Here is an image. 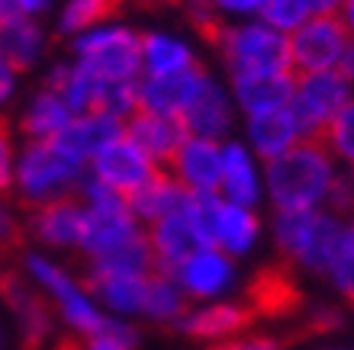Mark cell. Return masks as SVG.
Masks as SVG:
<instances>
[{
    "label": "cell",
    "mask_w": 354,
    "mask_h": 350,
    "mask_svg": "<svg viewBox=\"0 0 354 350\" xmlns=\"http://www.w3.org/2000/svg\"><path fill=\"white\" fill-rule=\"evenodd\" d=\"M335 180V164L326 145L299 139L287 155L268 164V190L277 209H316Z\"/></svg>",
    "instance_id": "cell-1"
},
{
    "label": "cell",
    "mask_w": 354,
    "mask_h": 350,
    "mask_svg": "<svg viewBox=\"0 0 354 350\" xmlns=\"http://www.w3.org/2000/svg\"><path fill=\"white\" fill-rule=\"evenodd\" d=\"M223 52L232 74H283L293 71L290 58V39L264 23H242L225 26L216 46Z\"/></svg>",
    "instance_id": "cell-2"
},
{
    "label": "cell",
    "mask_w": 354,
    "mask_h": 350,
    "mask_svg": "<svg viewBox=\"0 0 354 350\" xmlns=\"http://www.w3.org/2000/svg\"><path fill=\"white\" fill-rule=\"evenodd\" d=\"M77 184H81V164L68 161L48 142H29L17 167L19 203L36 209V206H46L52 200L71 196Z\"/></svg>",
    "instance_id": "cell-3"
},
{
    "label": "cell",
    "mask_w": 354,
    "mask_h": 350,
    "mask_svg": "<svg viewBox=\"0 0 354 350\" xmlns=\"http://www.w3.org/2000/svg\"><path fill=\"white\" fill-rule=\"evenodd\" d=\"M77 65L100 81L136 84L142 71V36L126 26L91 29L75 42Z\"/></svg>",
    "instance_id": "cell-4"
},
{
    "label": "cell",
    "mask_w": 354,
    "mask_h": 350,
    "mask_svg": "<svg viewBox=\"0 0 354 350\" xmlns=\"http://www.w3.org/2000/svg\"><path fill=\"white\" fill-rule=\"evenodd\" d=\"M351 84L338 71H319V74H297V90L290 113L299 126V139L319 142L326 135L328 122L345 110Z\"/></svg>",
    "instance_id": "cell-5"
},
{
    "label": "cell",
    "mask_w": 354,
    "mask_h": 350,
    "mask_svg": "<svg viewBox=\"0 0 354 350\" xmlns=\"http://www.w3.org/2000/svg\"><path fill=\"white\" fill-rule=\"evenodd\" d=\"M354 39L348 36L345 23L332 17H309L290 36V58H293V74H319L335 71L338 61L345 58L348 46Z\"/></svg>",
    "instance_id": "cell-6"
},
{
    "label": "cell",
    "mask_w": 354,
    "mask_h": 350,
    "mask_svg": "<svg viewBox=\"0 0 354 350\" xmlns=\"http://www.w3.org/2000/svg\"><path fill=\"white\" fill-rule=\"evenodd\" d=\"M245 305L254 315V322H283L290 315H297L303 309V289L297 283L293 264L290 260H277L268 264L248 280L245 286Z\"/></svg>",
    "instance_id": "cell-7"
},
{
    "label": "cell",
    "mask_w": 354,
    "mask_h": 350,
    "mask_svg": "<svg viewBox=\"0 0 354 350\" xmlns=\"http://www.w3.org/2000/svg\"><path fill=\"white\" fill-rule=\"evenodd\" d=\"M26 267H29V273L48 289V295L55 299V305L62 309V315H65V322L71 324V331H77V334L100 331L103 322H106V315H100L93 309L87 293L68 277L65 270H58L55 264H48V260L36 257V254L26 257Z\"/></svg>",
    "instance_id": "cell-8"
},
{
    "label": "cell",
    "mask_w": 354,
    "mask_h": 350,
    "mask_svg": "<svg viewBox=\"0 0 354 350\" xmlns=\"http://www.w3.org/2000/svg\"><path fill=\"white\" fill-rule=\"evenodd\" d=\"M0 299L7 302V309L17 315L19 322V334H23V344L26 350H42L55 331L52 324V309L42 295L19 277L17 270L0 267Z\"/></svg>",
    "instance_id": "cell-9"
},
{
    "label": "cell",
    "mask_w": 354,
    "mask_h": 350,
    "mask_svg": "<svg viewBox=\"0 0 354 350\" xmlns=\"http://www.w3.org/2000/svg\"><path fill=\"white\" fill-rule=\"evenodd\" d=\"M122 126H126V139L139 148L158 171H168L174 164L177 151L190 139L184 122L177 116H158V113H145V110L132 113Z\"/></svg>",
    "instance_id": "cell-10"
},
{
    "label": "cell",
    "mask_w": 354,
    "mask_h": 350,
    "mask_svg": "<svg viewBox=\"0 0 354 350\" xmlns=\"http://www.w3.org/2000/svg\"><path fill=\"white\" fill-rule=\"evenodd\" d=\"M91 167H93L91 177H97L103 186H110L113 193L126 196V200H129L139 186L149 184L151 177H155V171H158L126 135L103 148L100 155L91 161Z\"/></svg>",
    "instance_id": "cell-11"
},
{
    "label": "cell",
    "mask_w": 354,
    "mask_h": 350,
    "mask_svg": "<svg viewBox=\"0 0 354 350\" xmlns=\"http://www.w3.org/2000/svg\"><path fill=\"white\" fill-rule=\"evenodd\" d=\"M206 77L209 74L200 65L184 68V71H171V74H145L139 81V110L180 119V113L190 106V100L203 87Z\"/></svg>",
    "instance_id": "cell-12"
},
{
    "label": "cell",
    "mask_w": 354,
    "mask_h": 350,
    "mask_svg": "<svg viewBox=\"0 0 354 350\" xmlns=\"http://www.w3.org/2000/svg\"><path fill=\"white\" fill-rule=\"evenodd\" d=\"M122 135H126V126H122L120 119L103 116V113H84V116H75V119L68 122L48 145L55 148V151H62L68 161H75V164L84 167L87 161H93L110 142L122 139Z\"/></svg>",
    "instance_id": "cell-13"
},
{
    "label": "cell",
    "mask_w": 354,
    "mask_h": 350,
    "mask_svg": "<svg viewBox=\"0 0 354 350\" xmlns=\"http://www.w3.org/2000/svg\"><path fill=\"white\" fill-rule=\"evenodd\" d=\"M84 200L77 193L52 200L46 206L29 209L26 231L32 238L52 248H77L81 244V229H84Z\"/></svg>",
    "instance_id": "cell-14"
},
{
    "label": "cell",
    "mask_w": 354,
    "mask_h": 350,
    "mask_svg": "<svg viewBox=\"0 0 354 350\" xmlns=\"http://www.w3.org/2000/svg\"><path fill=\"white\" fill-rule=\"evenodd\" d=\"M168 174L190 193H216L223 184V148L209 139H187Z\"/></svg>",
    "instance_id": "cell-15"
},
{
    "label": "cell",
    "mask_w": 354,
    "mask_h": 350,
    "mask_svg": "<svg viewBox=\"0 0 354 350\" xmlns=\"http://www.w3.org/2000/svg\"><path fill=\"white\" fill-rule=\"evenodd\" d=\"M235 100L248 116L270 110H287L297 90V74H232Z\"/></svg>",
    "instance_id": "cell-16"
},
{
    "label": "cell",
    "mask_w": 354,
    "mask_h": 350,
    "mask_svg": "<svg viewBox=\"0 0 354 350\" xmlns=\"http://www.w3.org/2000/svg\"><path fill=\"white\" fill-rule=\"evenodd\" d=\"M87 293L103 299L116 312H142L145 309V293H149V277H136V273H116V270H103L97 264L84 270L81 277Z\"/></svg>",
    "instance_id": "cell-17"
},
{
    "label": "cell",
    "mask_w": 354,
    "mask_h": 350,
    "mask_svg": "<svg viewBox=\"0 0 354 350\" xmlns=\"http://www.w3.org/2000/svg\"><path fill=\"white\" fill-rule=\"evenodd\" d=\"M149 241H151V251H155L158 273H168V277H174L177 267H180L190 254H196V251L203 248L184 212H174L168 219L155 222L149 229Z\"/></svg>",
    "instance_id": "cell-18"
},
{
    "label": "cell",
    "mask_w": 354,
    "mask_h": 350,
    "mask_svg": "<svg viewBox=\"0 0 354 350\" xmlns=\"http://www.w3.org/2000/svg\"><path fill=\"white\" fill-rule=\"evenodd\" d=\"M180 122H184L187 135H194V139H209V142H216L225 129H229L232 110H229V100H225L223 87H219L213 77L203 81V87L196 90L190 106L180 113Z\"/></svg>",
    "instance_id": "cell-19"
},
{
    "label": "cell",
    "mask_w": 354,
    "mask_h": 350,
    "mask_svg": "<svg viewBox=\"0 0 354 350\" xmlns=\"http://www.w3.org/2000/svg\"><path fill=\"white\" fill-rule=\"evenodd\" d=\"M126 203H129L136 219L155 225V222L168 219L174 212H184L187 203H190V190L177 184L168 171H155V177L145 186H139Z\"/></svg>",
    "instance_id": "cell-20"
},
{
    "label": "cell",
    "mask_w": 354,
    "mask_h": 350,
    "mask_svg": "<svg viewBox=\"0 0 354 350\" xmlns=\"http://www.w3.org/2000/svg\"><path fill=\"white\" fill-rule=\"evenodd\" d=\"M252 322L254 315L248 312L245 302H213L196 309V312H187L177 322V328L190 338H200V341H219V338H232V334L245 331Z\"/></svg>",
    "instance_id": "cell-21"
},
{
    "label": "cell",
    "mask_w": 354,
    "mask_h": 350,
    "mask_svg": "<svg viewBox=\"0 0 354 350\" xmlns=\"http://www.w3.org/2000/svg\"><path fill=\"white\" fill-rule=\"evenodd\" d=\"M174 280H180V286L190 295L206 299V295L223 293L225 286L232 283V267H229V260L216 248H200L177 267Z\"/></svg>",
    "instance_id": "cell-22"
},
{
    "label": "cell",
    "mask_w": 354,
    "mask_h": 350,
    "mask_svg": "<svg viewBox=\"0 0 354 350\" xmlns=\"http://www.w3.org/2000/svg\"><path fill=\"white\" fill-rule=\"evenodd\" d=\"M248 135H252V142H254V151L270 164V161H277L280 155H287L290 148L299 142V126L287 106V110H270V113L252 116Z\"/></svg>",
    "instance_id": "cell-23"
},
{
    "label": "cell",
    "mask_w": 354,
    "mask_h": 350,
    "mask_svg": "<svg viewBox=\"0 0 354 350\" xmlns=\"http://www.w3.org/2000/svg\"><path fill=\"white\" fill-rule=\"evenodd\" d=\"M42 46H46V36L32 17L13 13L0 29V58L13 71H26L36 65V58L42 55Z\"/></svg>",
    "instance_id": "cell-24"
},
{
    "label": "cell",
    "mask_w": 354,
    "mask_h": 350,
    "mask_svg": "<svg viewBox=\"0 0 354 350\" xmlns=\"http://www.w3.org/2000/svg\"><path fill=\"white\" fill-rule=\"evenodd\" d=\"M71 119H75V113L68 110V103L62 100L58 93L42 90V93H36L32 103L23 110L19 132H23L29 142H52Z\"/></svg>",
    "instance_id": "cell-25"
},
{
    "label": "cell",
    "mask_w": 354,
    "mask_h": 350,
    "mask_svg": "<svg viewBox=\"0 0 354 350\" xmlns=\"http://www.w3.org/2000/svg\"><path fill=\"white\" fill-rule=\"evenodd\" d=\"M219 193L225 196V203L235 206H254L258 200V174L252 167V157L242 145H229L223 148V184H219Z\"/></svg>",
    "instance_id": "cell-26"
},
{
    "label": "cell",
    "mask_w": 354,
    "mask_h": 350,
    "mask_svg": "<svg viewBox=\"0 0 354 350\" xmlns=\"http://www.w3.org/2000/svg\"><path fill=\"white\" fill-rule=\"evenodd\" d=\"M342 235H345V222L338 219V215H319L316 229L309 235L306 248H303L297 264H303L313 273H328L332 260L338 254V244H342Z\"/></svg>",
    "instance_id": "cell-27"
},
{
    "label": "cell",
    "mask_w": 354,
    "mask_h": 350,
    "mask_svg": "<svg viewBox=\"0 0 354 350\" xmlns=\"http://www.w3.org/2000/svg\"><path fill=\"white\" fill-rule=\"evenodd\" d=\"M322 212L316 209H277V219H274V238H277V248L283 254V260H299L303 248H306L309 235L316 229V222Z\"/></svg>",
    "instance_id": "cell-28"
},
{
    "label": "cell",
    "mask_w": 354,
    "mask_h": 350,
    "mask_svg": "<svg viewBox=\"0 0 354 350\" xmlns=\"http://www.w3.org/2000/svg\"><path fill=\"white\" fill-rule=\"evenodd\" d=\"M194 52L177 42L171 36H161V32H149L142 36V68L149 74H171V71H184V68H194Z\"/></svg>",
    "instance_id": "cell-29"
},
{
    "label": "cell",
    "mask_w": 354,
    "mask_h": 350,
    "mask_svg": "<svg viewBox=\"0 0 354 350\" xmlns=\"http://www.w3.org/2000/svg\"><path fill=\"white\" fill-rule=\"evenodd\" d=\"M142 312L155 318V322H180L187 315V299L184 289L177 286L174 277L168 273H151L149 277V293H145V309Z\"/></svg>",
    "instance_id": "cell-30"
},
{
    "label": "cell",
    "mask_w": 354,
    "mask_h": 350,
    "mask_svg": "<svg viewBox=\"0 0 354 350\" xmlns=\"http://www.w3.org/2000/svg\"><path fill=\"white\" fill-rule=\"evenodd\" d=\"M258 229H261V222H258V215L252 209L225 203L223 225H219V244L216 248L229 251V254H245L254 244V238H258Z\"/></svg>",
    "instance_id": "cell-31"
},
{
    "label": "cell",
    "mask_w": 354,
    "mask_h": 350,
    "mask_svg": "<svg viewBox=\"0 0 354 350\" xmlns=\"http://www.w3.org/2000/svg\"><path fill=\"white\" fill-rule=\"evenodd\" d=\"M122 10V0H68L58 19V32L62 36H77V32H91L100 26L103 19L116 17Z\"/></svg>",
    "instance_id": "cell-32"
},
{
    "label": "cell",
    "mask_w": 354,
    "mask_h": 350,
    "mask_svg": "<svg viewBox=\"0 0 354 350\" xmlns=\"http://www.w3.org/2000/svg\"><path fill=\"white\" fill-rule=\"evenodd\" d=\"M319 145H326L328 155H335L338 161H345L354 171V103H348L345 110L328 122V129L319 139Z\"/></svg>",
    "instance_id": "cell-33"
},
{
    "label": "cell",
    "mask_w": 354,
    "mask_h": 350,
    "mask_svg": "<svg viewBox=\"0 0 354 350\" xmlns=\"http://www.w3.org/2000/svg\"><path fill=\"white\" fill-rule=\"evenodd\" d=\"M328 273L335 280L338 293L354 302V222H345V235H342V244H338V254Z\"/></svg>",
    "instance_id": "cell-34"
},
{
    "label": "cell",
    "mask_w": 354,
    "mask_h": 350,
    "mask_svg": "<svg viewBox=\"0 0 354 350\" xmlns=\"http://www.w3.org/2000/svg\"><path fill=\"white\" fill-rule=\"evenodd\" d=\"M261 19L264 26L277 29V32H293L309 19L306 7L299 0H268L261 7Z\"/></svg>",
    "instance_id": "cell-35"
},
{
    "label": "cell",
    "mask_w": 354,
    "mask_h": 350,
    "mask_svg": "<svg viewBox=\"0 0 354 350\" xmlns=\"http://www.w3.org/2000/svg\"><path fill=\"white\" fill-rule=\"evenodd\" d=\"M23 238H26V222L13 212V206L0 200V257L13 254L23 244Z\"/></svg>",
    "instance_id": "cell-36"
},
{
    "label": "cell",
    "mask_w": 354,
    "mask_h": 350,
    "mask_svg": "<svg viewBox=\"0 0 354 350\" xmlns=\"http://www.w3.org/2000/svg\"><path fill=\"white\" fill-rule=\"evenodd\" d=\"M10 180H13V135L7 119H0V193L10 190Z\"/></svg>",
    "instance_id": "cell-37"
},
{
    "label": "cell",
    "mask_w": 354,
    "mask_h": 350,
    "mask_svg": "<svg viewBox=\"0 0 354 350\" xmlns=\"http://www.w3.org/2000/svg\"><path fill=\"white\" fill-rule=\"evenodd\" d=\"M280 338H270V334H254V338H239V341L229 344H216L209 350H280Z\"/></svg>",
    "instance_id": "cell-38"
},
{
    "label": "cell",
    "mask_w": 354,
    "mask_h": 350,
    "mask_svg": "<svg viewBox=\"0 0 354 350\" xmlns=\"http://www.w3.org/2000/svg\"><path fill=\"white\" fill-rule=\"evenodd\" d=\"M216 10H229V13H261L268 0H213Z\"/></svg>",
    "instance_id": "cell-39"
},
{
    "label": "cell",
    "mask_w": 354,
    "mask_h": 350,
    "mask_svg": "<svg viewBox=\"0 0 354 350\" xmlns=\"http://www.w3.org/2000/svg\"><path fill=\"white\" fill-rule=\"evenodd\" d=\"M299 3L306 7L309 17H332L342 7V0H299Z\"/></svg>",
    "instance_id": "cell-40"
},
{
    "label": "cell",
    "mask_w": 354,
    "mask_h": 350,
    "mask_svg": "<svg viewBox=\"0 0 354 350\" xmlns=\"http://www.w3.org/2000/svg\"><path fill=\"white\" fill-rule=\"evenodd\" d=\"M13 81H17V71L0 58V103L10 100V93H13Z\"/></svg>",
    "instance_id": "cell-41"
},
{
    "label": "cell",
    "mask_w": 354,
    "mask_h": 350,
    "mask_svg": "<svg viewBox=\"0 0 354 350\" xmlns=\"http://www.w3.org/2000/svg\"><path fill=\"white\" fill-rule=\"evenodd\" d=\"M10 3H13V10L23 13V17H32V13L48 7V0H10Z\"/></svg>",
    "instance_id": "cell-42"
},
{
    "label": "cell",
    "mask_w": 354,
    "mask_h": 350,
    "mask_svg": "<svg viewBox=\"0 0 354 350\" xmlns=\"http://www.w3.org/2000/svg\"><path fill=\"white\" fill-rule=\"evenodd\" d=\"M335 71L342 74V77H345L348 84H354V42H351V46H348L345 58H342V61H338V68H335Z\"/></svg>",
    "instance_id": "cell-43"
},
{
    "label": "cell",
    "mask_w": 354,
    "mask_h": 350,
    "mask_svg": "<svg viewBox=\"0 0 354 350\" xmlns=\"http://www.w3.org/2000/svg\"><path fill=\"white\" fill-rule=\"evenodd\" d=\"M338 19L345 23L348 36L354 39V0H342V7H338Z\"/></svg>",
    "instance_id": "cell-44"
},
{
    "label": "cell",
    "mask_w": 354,
    "mask_h": 350,
    "mask_svg": "<svg viewBox=\"0 0 354 350\" xmlns=\"http://www.w3.org/2000/svg\"><path fill=\"white\" fill-rule=\"evenodd\" d=\"M13 13H17V10H13V3H10V0H0V29H3V23H7Z\"/></svg>",
    "instance_id": "cell-45"
},
{
    "label": "cell",
    "mask_w": 354,
    "mask_h": 350,
    "mask_svg": "<svg viewBox=\"0 0 354 350\" xmlns=\"http://www.w3.org/2000/svg\"><path fill=\"white\" fill-rule=\"evenodd\" d=\"M0 344H3V334H0Z\"/></svg>",
    "instance_id": "cell-46"
}]
</instances>
